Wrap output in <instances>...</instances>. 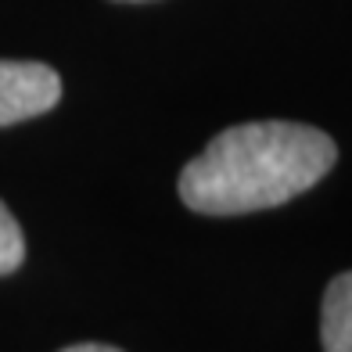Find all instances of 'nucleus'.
Returning <instances> with one entry per match:
<instances>
[{
  "instance_id": "obj_1",
  "label": "nucleus",
  "mask_w": 352,
  "mask_h": 352,
  "mask_svg": "<svg viewBox=\"0 0 352 352\" xmlns=\"http://www.w3.org/2000/svg\"><path fill=\"white\" fill-rule=\"evenodd\" d=\"M338 162V144L302 122H241L180 173V198L201 216L263 212L306 195Z\"/></svg>"
},
{
  "instance_id": "obj_2",
  "label": "nucleus",
  "mask_w": 352,
  "mask_h": 352,
  "mask_svg": "<svg viewBox=\"0 0 352 352\" xmlns=\"http://www.w3.org/2000/svg\"><path fill=\"white\" fill-rule=\"evenodd\" d=\"M61 101V76L43 61H0V126L51 111Z\"/></svg>"
},
{
  "instance_id": "obj_3",
  "label": "nucleus",
  "mask_w": 352,
  "mask_h": 352,
  "mask_svg": "<svg viewBox=\"0 0 352 352\" xmlns=\"http://www.w3.org/2000/svg\"><path fill=\"white\" fill-rule=\"evenodd\" d=\"M320 342L324 352H352V274L327 284L320 309Z\"/></svg>"
},
{
  "instance_id": "obj_4",
  "label": "nucleus",
  "mask_w": 352,
  "mask_h": 352,
  "mask_svg": "<svg viewBox=\"0 0 352 352\" xmlns=\"http://www.w3.org/2000/svg\"><path fill=\"white\" fill-rule=\"evenodd\" d=\"M25 259V237H22V227L19 219L11 216V209L0 201V277L14 274Z\"/></svg>"
},
{
  "instance_id": "obj_5",
  "label": "nucleus",
  "mask_w": 352,
  "mask_h": 352,
  "mask_svg": "<svg viewBox=\"0 0 352 352\" xmlns=\"http://www.w3.org/2000/svg\"><path fill=\"white\" fill-rule=\"evenodd\" d=\"M61 352H122V349L101 345V342H79V345H69V349H61Z\"/></svg>"
},
{
  "instance_id": "obj_6",
  "label": "nucleus",
  "mask_w": 352,
  "mask_h": 352,
  "mask_svg": "<svg viewBox=\"0 0 352 352\" xmlns=\"http://www.w3.org/2000/svg\"><path fill=\"white\" fill-rule=\"evenodd\" d=\"M122 4H140V0H122Z\"/></svg>"
}]
</instances>
